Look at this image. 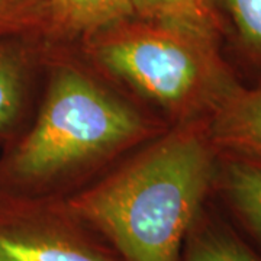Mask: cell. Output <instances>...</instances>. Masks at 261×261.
<instances>
[{
	"label": "cell",
	"mask_w": 261,
	"mask_h": 261,
	"mask_svg": "<svg viewBox=\"0 0 261 261\" xmlns=\"http://www.w3.org/2000/svg\"><path fill=\"white\" fill-rule=\"evenodd\" d=\"M47 44L28 128L0 155V192L64 199L167 130L157 115L84 63L73 45Z\"/></svg>",
	"instance_id": "6da1fadb"
},
{
	"label": "cell",
	"mask_w": 261,
	"mask_h": 261,
	"mask_svg": "<svg viewBox=\"0 0 261 261\" xmlns=\"http://www.w3.org/2000/svg\"><path fill=\"white\" fill-rule=\"evenodd\" d=\"M218 161L207 121L173 125L60 200L122 261H178Z\"/></svg>",
	"instance_id": "7a4b0ae2"
},
{
	"label": "cell",
	"mask_w": 261,
	"mask_h": 261,
	"mask_svg": "<svg viewBox=\"0 0 261 261\" xmlns=\"http://www.w3.org/2000/svg\"><path fill=\"white\" fill-rule=\"evenodd\" d=\"M219 44L195 29L134 16L73 47L97 74L173 126L209 121L241 86Z\"/></svg>",
	"instance_id": "3957f363"
},
{
	"label": "cell",
	"mask_w": 261,
	"mask_h": 261,
	"mask_svg": "<svg viewBox=\"0 0 261 261\" xmlns=\"http://www.w3.org/2000/svg\"><path fill=\"white\" fill-rule=\"evenodd\" d=\"M0 261H122L60 199L0 192Z\"/></svg>",
	"instance_id": "277c9868"
},
{
	"label": "cell",
	"mask_w": 261,
	"mask_h": 261,
	"mask_svg": "<svg viewBox=\"0 0 261 261\" xmlns=\"http://www.w3.org/2000/svg\"><path fill=\"white\" fill-rule=\"evenodd\" d=\"M47 44L37 34L0 37V147L13 144L37 109Z\"/></svg>",
	"instance_id": "5b68a950"
},
{
	"label": "cell",
	"mask_w": 261,
	"mask_h": 261,
	"mask_svg": "<svg viewBox=\"0 0 261 261\" xmlns=\"http://www.w3.org/2000/svg\"><path fill=\"white\" fill-rule=\"evenodd\" d=\"M219 155L261 161V87L240 86L207 121Z\"/></svg>",
	"instance_id": "8992f818"
},
{
	"label": "cell",
	"mask_w": 261,
	"mask_h": 261,
	"mask_svg": "<svg viewBox=\"0 0 261 261\" xmlns=\"http://www.w3.org/2000/svg\"><path fill=\"white\" fill-rule=\"evenodd\" d=\"M134 16L132 0H49L39 37L53 45H75L83 38Z\"/></svg>",
	"instance_id": "52a82bcc"
},
{
	"label": "cell",
	"mask_w": 261,
	"mask_h": 261,
	"mask_svg": "<svg viewBox=\"0 0 261 261\" xmlns=\"http://www.w3.org/2000/svg\"><path fill=\"white\" fill-rule=\"evenodd\" d=\"M215 187L247 232L261 245V161L219 155Z\"/></svg>",
	"instance_id": "ba28073f"
},
{
	"label": "cell",
	"mask_w": 261,
	"mask_h": 261,
	"mask_svg": "<svg viewBox=\"0 0 261 261\" xmlns=\"http://www.w3.org/2000/svg\"><path fill=\"white\" fill-rule=\"evenodd\" d=\"M178 261H261L224 219L205 207L189 229Z\"/></svg>",
	"instance_id": "9c48e42d"
},
{
	"label": "cell",
	"mask_w": 261,
	"mask_h": 261,
	"mask_svg": "<svg viewBox=\"0 0 261 261\" xmlns=\"http://www.w3.org/2000/svg\"><path fill=\"white\" fill-rule=\"evenodd\" d=\"M140 19L174 23L222 38L224 29L211 0H132Z\"/></svg>",
	"instance_id": "30bf717a"
},
{
	"label": "cell",
	"mask_w": 261,
	"mask_h": 261,
	"mask_svg": "<svg viewBox=\"0 0 261 261\" xmlns=\"http://www.w3.org/2000/svg\"><path fill=\"white\" fill-rule=\"evenodd\" d=\"M222 29L243 56L261 65V0H211Z\"/></svg>",
	"instance_id": "8fae6325"
},
{
	"label": "cell",
	"mask_w": 261,
	"mask_h": 261,
	"mask_svg": "<svg viewBox=\"0 0 261 261\" xmlns=\"http://www.w3.org/2000/svg\"><path fill=\"white\" fill-rule=\"evenodd\" d=\"M49 0H0L2 35H39L44 28Z\"/></svg>",
	"instance_id": "7c38bea8"
}]
</instances>
